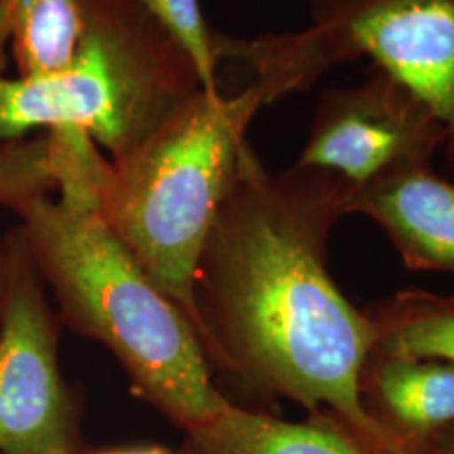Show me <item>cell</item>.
Segmentation results:
<instances>
[{
    "label": "cell",
    "instance_id": "cell-2",
    "mask_svg": "<svg viewBox=\"0 0 454 454\" xmlns=\"http://www.w3.org/2000/svg\"><path fill=\"white\" fill-rule=\"evenodd\" d=\"M106 168L107 158L90 141L66 147L57 192L17 208V231L66 325L110 349L135 394L187 431L231 402L215 387L190 317L101 217Z\"/></svg>",
    "mask_w": 454,
    "mask_h": 454
},
{
    "label": "cell",
    "instance_id": "cell-3",
    "mask_svg": "<svg viewBox=\"0 0 454 454\" xmlns=\"http://www.w3.org/2000/svg\"><path fill=\"white\" fill-rule=\"evenodd\" d=\"M263 106L268 101L254 82L234 98L200 90L133 152L107 160L99 185L106 225L190 317L198 337V259L234 179L247 130Z\"/></svg>",
    "mask_w": 454,
    "mask_h": 454
},
{
    "label": "cell",
    "instance_id": "cell-18",
    "mask_svg": "<svg viewBox=\"0 0 454 454\" xmlns=\"http://www.w3.org/2000/svg\"><path fill=\"white\" fill-rule=\"evenodd\" d=\"M7 247H4V240L0 244V303H3V293H4V280H7Z\"/></svg>",
    "mask_w": 454,
    "mask_h": 454
},
{
    "label": "cell",
    "instance_id": "cell-17",
    "mask_svg": "<svg viewBox=\"0 0 454 454\" xmlns=\"http://www.w3.org/2000/svg\"><path fill=\"white\" fill-rule=\"evenodd\" d=\"M98 454H173L162 446H144V448H121V450H104Z\"/></svg>",
    "mask_w": 454,
    "mask_h": 454
},
{
    "label": "cell",
    "instance_id": "cell-14",
    "mask_svg": "<svg viewBox=\"0 0 454 454\" xmlns=\"http://www.w3.org/2000/svg\"><path fill=\"white\" fill-rule=\"evenodd\" d=\"M139 3L190 57L200 78L202 90L221 93L217 84L219 32L208 26L200 0H139Z\"/></svg>",
    "mask_w": 454,
    "mask_h": 454
},
{
    "label": "cell",
    "instance_id": "cell-6",
    "mask_svg": "<svg viewBox=\"0 0 454 454\" xmlns=\"http://www.w3.org/2000/svg\"><path fill=\"white\" fill-rule=\"evenodd\" d=\"M0 303V454H72V404L57 357V326L17 227L4 238Z\"/></svg>",
    "mask_w": 454,
    "mask_h": 454
},
{
    "label": "cell",
    "instance_id": "cell-5",
    "mask_svg": "<svg viewBox=\"0 0 454 454\" xmlns=\"http://www.w3.org/2000/svg\"><path fill=\"white\" fill-rule=\"evenodd\" d=\"M299 32L221 38V57L257 72L265 101L308 90L333 66L371 57L429 107L444 129L454 167V0H309Z\"/></svg>",
    "mask_w": 454,
    "mask_h": 454
},
{
    "label": "cell",
    "instance_id": "cell-10",
    "mask_svg": "<svg viewBox=\"0 0 454 454\" xmlns=\"http://www.w3.org/2000/svg\"><path fill=\"white\" fill-rule=\"evenodd\" d=\"M185 434L184 454H389L331 412L284 421L230 404Z\"/></svg>",
    "mask_w": 454,
    "mask_h": 454
},
{
    "label": "cell",
    "instance_id": "cell-15",
    "mask_svg": "<svg viewBox=\"0 0 454 454\" xmlns=\"http://www.w3.org/2000/svg\"><path fill=\"white\" fill-rule=\"evenodd\" d=\"M412 454H454V425L431 435L421 446L414 448Z\"/></svg>",
    "mask_w": 454,
    "mask_h": 454
},
{
    "label": "cell",
    "instance_id": "cell-9",
    "mask_svg": "<svg viewBox=\"0 0 454 454\" xmlns=\"http://www.w3.org/2000/svg\"><path fill=\"white\" fill-rule=\"evenodd\" d=\"M362 404L412 454L454 425V364L372 349L360 377Z\"/></svg>",
    "mask_w": 454,
    "mask_h": 454
},
{
    "label": "cell",
    "instance_id": "cell-8",
    "mask_svg": "<svg viewBox=\"0 0 454 454\" xmlns=\"http://www.w3.org/2000/svg\"><path fill=\"white\" fill-rule=\"evenodd\" d=\"M351 215L387 234L408 270L454 271V184L431 164L404 167L357 185Z\"/></svg>",
    "mask_w": 454,
    "mask_h": 454
},
{
    "label": "cell",
    "instance_id": "cell-1",
    "mask_svg": "<svg viewBox=\"0 0 454 454\" xmlns=\"http://www.w3.org/2000/svg\"><path fill=\"white\" fill-rule=\"evenodd\" d=\"M354 190L331 170L270 173L244 141L198 259L200 339L211 364L254 391L331 412L381 450L411 454L362 404L377 328L328 271V240L351 215Z\"/></svg>",
    "mask_w": 454,
    "mask_h": 454
},
{
    "label": "cell",
    "instance_id": "cell-4",
    "mask_svg": "<svg viewBox=\"0 0 454 454\" xmlns=\"http://www.w3.org/2000/svg\"><path fill=\"white\" fill-rule=\"evenodd\" d=\"M200 90L190 57L139 0H82L81 43L66 70L0 76V141L76 130L116 162Z\"/></svg>",
    "mask_w": 454,
    "mask_h": 454
},
{
    "label": "cell",
    "instance_id": "cell-11",
    "mask_svg": "<svg viewBox=\"0 0 454 454\" xmlns=\"http://www.w3.org/2000/svg\"><path fill=\"white\" fill-rule=\"evenodd\" d=\"M366 311L377 328L372 349L454 364V294L411 288Z\"/></svg>",
    "mask_w": 454,
    "mask_h": 454
},
{
    "label": "cell",
    "instance_id": "cell-12",
    "mask_svg": "<svg viewBox=\"0 0 454 454\" xmlns=\"http://www.w3.org/2000/svg\"><path fill=\"white\" fill-rule=\"evenodd\" d=\"M82 34V0H15L7 47L17 76L43 78L66 70Z\"/></svg>",
    "mask_w": 454,
    "mask_h": 454
},
{
    "label": "cell",
    "instance_id": "cell-7",
    "mask_svg": "<svg viewBox=\"0 0 454 454\" xmlns=\"http://www.w3.org/2000/svg\"><path fill=\"white\" fill-rule=\"evenodd\" d=\"M444 129L406 84L374 67L356 87L317 99L299 167L331 170L357 185L389 170L431 164Z\"/></svg>",
    "mask_w": 454,
    "mask_h": 454
},
{
    "label": "cell",
    "instance_id": "cell-13",
    "mask_svg": "<svg viewBox=\"0 0 454 454\" xmlns=\"http://www.w3.org/2000/svg\"><path fill=\"white\" fill-rule=\"evenodd\" d=\"M57 192L55 139L43 133L34 139L0 141V207L17 211L26 202Z\"/></svg>",
    "mask_w": 454,
    "mask_h": 454
},
{
    "label": "cell",
    "instance_id": "cell-16",
    "mask_svg": "<svg viewBox=\"0 0 454 454\" xmlns=\"http://www.w3.org/2000/svg\"><path fill=\"white\" fill-rule=\"evenodd\" d=\"M15 0H0V76L4 70V49H7V27Z\"/></svg>",
    "mask_w": 454,
    "mask_h": 454
}]
</instances>
